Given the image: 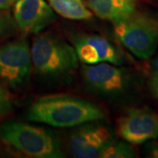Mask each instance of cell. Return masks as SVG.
Returning a JSON list of instances; mask_svg holds the SVG:
<instances>
[{
    "label": "cell",
    "mask_w": 158,
    "mask_h": 158,
    "mask_svg": "<svg viewBox=\"0 0 158 158\" xmlns=\"http://www.w3.org/2000/svg\"><path fill=\"white\" fill-rule=\"evenodd\" d=\"M135 152L132 147L125 142L113 141L103 151L100 157L103 158H127L134 157Z\"/></svg>",
    "instance_id": "4fadbf2b"
},
{
    "label": "cell",
    "mask_w": 158,
    "mask_h": 158,
    "mask_svg": "<svg viewBox=\"0 0 158 158\" xmlns=\"http://www.w3.org/2000/svg\"><path fill=\"white\" fill-rule=\"evenodd\" d=\"M98 17L115 23L135 13L137 0H85Z\"/></svg>",
    "instance_id": "8fae6325"
},
{
    "label": "cell",
    "mask_w": 158,
    "mask_h": 158,
    "mask_svg": "<svg viewBox=\"0 0 158 158\" xmlns=\"http://www.w3.org/2000/svg\"><path fill=\"white\" fill-rule=\"evenodd\" d=\"M13 3V0H0V10H6L10 8Z\"/></svg>",
    "instance_id": "e0dca14e"
},
{
    "label": "cell",
    "mask_w": 158,
    "mask_h": 158,
    "mask_svg": "<svg viewBox=\"0 0 158 158\" xmlns=\"http://www.w3.org/2000/svg\"><path fill=\"white\" fill-rule=\"evenodd\" d=\"M153 69H154V71L153 72L158 73V56L154 60V62H153Z\"/></svg>",
    "instance_id": "ac0fdd59"
},
{
    "label": "cell",
    "mask_w": 158,
    "mask_h": 158,
    "mask_svg": "<svg viewBox=\"0 0 158 158\" xmlns=\"http://www.w3.org/2000/svg\"><path fill=\"white\" fill-rule=\"evenodd\" d=\"M12 97L8 89L0 83V116L8 113L12 108Z\"/></svg>",
    "instance_id": "9a60e30c"
},
{
    "label": "cell",
    "mask_w": 158,
    "mask_h": 158,
    "mask_svg": "<svg viewBox=\"0 0 158 158\" xmlns=\"http://www.w3.org/2000/svg\"><path fill=\"white\" fill-rule=\"evenodd\" d=\"M51 8L62 17L73 20L89 19L92 11L88 10L82 0H48Z\"/></svg>",
    "instance_id": "7c38bea8"
},
{
    "label": "cell",
    "mask_w": 158,
    "mask_h": 158,
    "mask_svg": "<svg viewBox=\"0 0 158 158\" xmlns=\"http://www.w3.org/2000/svg\"><path fill=\"white\" fill-rule=\"evenodd\" d=\"M83 74L88 85L106 94H116L124 90L126 86L123 71L109 62L85 64Z\"/></svg>",
    "instance_id": "30bf717a"
},
{
    "label": "cell",
    "mask_w": 158,
    "mask_h": 158,
    "mask_svg": "<svg viewBox=\"0 0 158 158\" xmlns=\"http://www.w3.org/2000/svg\"><path fill=\"white\" fill-rule=\"evenodd\" d=\"M0 139L23 154L34 158H61L64 154L48 131L39 127L7 121L0 126Z\"/></svg>",
    "instance_id": "7a4b0ae2"
},
{
    "label": "cell",
    "mask_w": 158,
    "mask_h": 158,
    "mask_svg": "<svg viewBox=\"0 0 158 158\" xmlns=\"http://www.w3.org/2000/svg\"><path fill=\"white\" fill-rule=\"evenodd\" d=\"M149 86L154 96L158 100V73L153 72L149 79Z\"/></svg>",
    "instance_id": "2e32d148"
},
{
    "label": "cell",
    "mask_w": 158,
    "mask_h": 158,
    "mask_svg": "<svg viewBox=\"0 0 158 158\" xmlns=\"http://www.w3.org/2000/svg\"><path fill=\"white\" fill-rule=\"evenodd\" d=\"M113 141L112 135L106 127L90 125L74 133L69 139V148L74 157H100L103 151Z\"/></svg>",
    "instance_id": "ba28073f"
},
{
    "label": "cell",
    "mask_w": 158,
    "mask_h": 158,
    "mask_svg": "<svg viewBox=\"0 0 158 158\" xmlns=\"http://www.w3.org/2000/svg\"><path fill=\"white\" fill-rule=\"evenodd\" d=\"M74 48L79 61L88 65L99 62L120 64L121 56L114 46L98 35H83L74 42Z\"/></svg>",
    "instance_id": "9c48e42d"
},
{
    "label": "cell",
    "mask_w": 158,
    "mask_h": 158,
    "mask_svg": "<svg viewBox=\"0 0 158 158\" xmlns=\"http://www.w3.org/2000/svg\"><path fill=\"white\" fill-rule=\"evenodd\" d=\"M13 1H14V2H16V1H17V0H13Z\"/></svg>",
    "instance_id": "d6986e66"
},
{
    "label": "cell",
    "mask_w": 158,
    "mask_h": 158,
    "mask_svg": "<svg viewBox=\"0 0 158 158\" xmlns=\"http://www.w3.org/2000/svg\"><path fill=\"white\" fill-rule=\"evenodd\" d=\"M118 133L132 144L158 137V115L148 107L131 109L118 121Z\"/></svg>",
    "instance_id": "8992f818"
},
{
    "label": "cell",
    "mask_w": 158,
    "mask_h": 158,
    "mask_svg": "<svg viewBox=\"0 0 158 158\" xmlns=\"http://www.w3.org/2000/svg\"><path fill=\"white\" fill-rule=\"evenodd\" d=\"M33 67L44 77H61L74 71L78 58L73 47L49 34L34 40L31 48Z\"/></svg>",
    "instance_id": "3957f363"
},
{
    "label": "cell",
    "mask_w": 158,
    "mask_h": 158,
    "mask_svg": "<svg viewBox=\"0 0 158 158\" xmlns=\"http://www.w3.org/2000/svg\"><path fill=\"white\" fill-rule=\"evenodd\" d=\"M117 39L137 58L146 60L158 47V22L134 13L114 23Z\"/></svg>",
    "instance_id": "277c9868"
},
{
    "label": "cell",
    "mask_w": 158,
    "mask_h": 158,
    "mask_svg": "<svg viewBox=\"0 0 158 158\" xmlns=\"http://www.w3.org/2000/svg\"><path fill=\"white\" fill-rule=\"evenodd\" d=\"M104 117V112L93 103L69 95L42 97L28 111L30 120L56 127H76Z\"/></svg>",
    "instance_id": "6da1fadb"
},
{
    "label": "cell",
    "mask_w": 158,
    "mask_h": 158,
    "mask_svg": "<svg viewBox=\"0 0 158 158\" xmlns=\"http://www.w3.org/2000/svg\"><path fill=\"white\" fill-rule=\"evenodd\" d=\"M14 28L15 24L13 22L9 11L0 10V38L11 34Z\"/></svg>",
    "instance_id": "5bb4252c"
},
{
    "label": "cell",
    "mask_w": 158,
    "mask_h": 158,
    "mask_svg": "<svg viewBox=\"0 0 158 158\" xmlns=\"http://www.w3.org/2000/svg\"><path fill=\"white\" fill-rule=\"evenodd\" d=\"M31 48L26 40L0 46V79L11 87L24 85L32 70Z\"/></svg>",
    "instance_id": "5b68a950"
},
{
    "label": "cell",
    "mask_w": 158,
    "mask_h": 158,
    "mask_svg": "<svg viewBox=\"0 0 158 158\" xmlns=\"http://www.w3.org/2000/svg\"><path fill=\"white\" fill-rule=\"evenodd\" d=\"M13 17L24 34H38L55 20V13L45 0H17Z\"/></svg>",
    "instance_id": "52a82bcc"
}]
</instances>
